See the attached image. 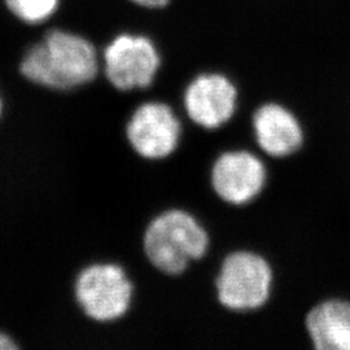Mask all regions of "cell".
<instances>
[{
  "label": "cell",
  "instance_id": "1",
  "mask_svg": "<svg viewBox=\"0 0 350 350\" xmlns=\"http://www.w3.org/2000/svg\"><path fill=\"white\" fill-rule=\"evenodd\" d=\"M212 234L189 209L170 206L154 214L144 227L142 252L150 267L165 276L185 275L206 258Z\"/></svg>",
  "mask_w": 350,
  "mask_h": 350
},
{
  "label": "cell",
  "instance_id": "2",
  "mask_svg": "<svg viewBox=\"0 0 350 350\" xmlns=\"http://www.w3.org/2000/svg\"><path fill=\"white\" fill-rule=\"evenodd\" d=\"M99 52L88 38L51 30L26 52L20 72L27 81L53 91H72L92 83L100 73Z\"/></svg>",
  "mask_w": 350,
  "mask_h": 350
},
{
  "label": "cell",
  "instance_id": "3",
  "mask_svg": "<svg viewBox=\"0 0 350 350\" xmlns=\"http://www.w3.org/2000/svg\"><path fill=\"white\" fill-rule=\"evenodd\" d=\"M274 286V265L267 256L252 248L226 252L213 278L217 302L231 313L262 310L273 297Z\"/></svg>",
  "mask_w": 350,
  "mask_h": 350
},
{
  "label": "cell",
  "instance_id": "4",
  "mask_svg": "<svg viewBox=\"0 0 350 350\" xmlns=\"http://www.w3.org/2000/svg\"><path fill=\"white\" fill-rule=\"evenodd\" d=\"M73 297L81 313L96 325H112L130 313L137 284L122 263L94 261L73 282Z\"/></svg>",
  "mask_w": 350,
  "mask_h": 350
},
{
  "label": "cell",
  "instance_id": "5",
  "mask_svg": "<svg viewBox=\"0 0 350 350\" xmlns=\"http://www.w3.org/2000/svg\"><path fill=\"white\" fill-rule=\"evenodd\" d=\"M126 143L144 161L160 163L179 150L185 137L180 113L169 101H139L129 114L124 127Z\"/></svg>",
  "mask_w": 350,
  "mask_h": 350
},
{
  "label": "cell",
  "instance_id": "6",
  "mask_svg": "<svg viewBox=\"0 0 350 350\" xmlns=\"http://www.w3.org/2000/svg\"><path fill=\"white\" fill-rule=\"evenodd\" d=\"M163 55L147 36L121 33L103 51V73L114 91H148L163 69Z\"/></svg>",
  "mask_w": 350,
  "mask_h": 350
},
{
  "label": "cell",
  "instance_id": "7",
  "mask_svg": "<svg viewBox=\"0 0 350 350\" xmlns=\"http://www.w3.org/2000/svg\"><path fill=\"white\" fill-rule=\"evenodd\" d=\"M269 178L267 163L257 152L244 147L221 150L209 170V183L215 198L235 208L258 200L269 185Z\"/></svg>",
  "mask_w": 350,
  "mask_h": 350
},
{
  "label": "cell",
  "instance_id": "8",
  "mask_svg": "<svg viewBox=\"0 0 350 350\" xmlns=\"http://www.w3.org/2000/svg\"><path fill=\"white\" fill-rule=\"evenodd\" d=\"M240 88L224 73L204 70L193 75L180 95V109L189 125L202 131H217L237 116Z\"/></svg>",
  "mask_w": 350,
  "mask_h": 350
},
{
  "label": "cell",
  "instance_id": "9",
  "mask_svg": "<svg viewBox=\"0 0 350 350\" xmlns=\"http://www.w3.org/2000/svg\"><path fill=\"white\" fill-rule=\"evenodd\" d=\"M250 130L258 150L275 161L295 157L306 143L299 114L282 101L260 103L250 114Z\"/></svg>",
  "mask_w": 350,
  "mask_h": 350
},
{
  "label": "cell",
  "instance_id": "10",
  "mask_svg": "<svg viewBox=\"0 0 350 350\" xmlns=\"http://www.w3.org/2000/svg\"><path fill=\"white\" fill-rule=\"evenodd\" d=\"M305 334L315 350H350V301L327 299L304 318Z\"/></svg>",
  "mask_w": 350,
  "mask_h": 350
},
{
  "label": "cell",
  "instance_id": "11",
  "mask_svg": "<svg viewBox=\"0 0 350 350\" xmlns=\"http://www.w3.org/2000/svg\"><path fill=\"white\" fill-rule=\"evenodd\" d=\"M60 0H5L10 11L27 24H39L56 12Z\"/></svg>",
  "mask_w": 350,
  "mask_h": 350
},
{
  "label": "cell",
  "instance_id": "12",
  "mask_svg": "<svg viewBox=\"0 0 350 350\" xmlns=\"http://www.w3.org/2000/svg\"><path fill=\"white\" fill-rule=\"evenodd\" d=\"M134 5L146 10H163L166 8L172 0H129Z\"/></svg>",
  "mask_w": 350,
  "mask_h": 350
},
{
  "label": "cell",
  "instance_id": "13",
  "mask_svg": "<svg viewBox=\"0 0 350 350\" xmlns=\"http://www.w3.org/2000/svg\"><path fill=\"white\" fill-rule=\"evenodd\" d=\"M18 345L16 344V341L11 338L10 335H7L5 332L0 331V350H17Z\"/></svg>",
  "mask_w": 350,
  "mask_h": 350
},
{
  "label": "cell",
  "instance_id": "14",
  "mask_svg": "<svg viewBox=\"0 0 350 350\" xmlns=\"http://www.w3.org/2000/svg\"><path fill=\"white\" fill-rule=\"evenodd\" d=\"M1 109H3V104H1V100H0V116H1Z\"/></svg>",
  "mask_w": 350,
  "mask_h": 350
}]
</instances>
